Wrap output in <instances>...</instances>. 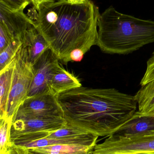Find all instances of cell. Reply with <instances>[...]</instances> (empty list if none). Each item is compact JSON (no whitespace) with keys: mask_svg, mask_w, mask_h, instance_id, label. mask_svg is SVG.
<instances>
[{"mask_svg":"<svg viewBox=\"0 0 154 154\" xmlns=\"http://www.w3.org/2000/svg\"><path fill=\"white\" fill-rule=\"evenodd\" d=\"M34 25L60 61L67 64L74 50L85 54L96 45L99 7L90 0H57L34 9Z\"/></svg>","mask_w":154,"mask_h":154,"instance_id":"cell-1","label":"cell"},{"mask_svg":"<svg viewBox=\"0 0 154 154\" xmlns=\"http://www.w3.org/2000/svg\"><path fill=\"white\" fill-rule=\"evenodd\" d=\"M69 125L99 137H109L136 112L135 96L115 88L81 87L58 96Z\"/></svg>","mask_w":154,"mask_h":154,"instance_id":"cell-2","label":"cell"},{"mask_svg":"<svg viewBox=\"0 0 154 154\" xmlns=\"http://www.w3.org/2000/svg\"><path fill=\"white\" fill-rule=\"evenodd\" d=\"M96 45L107 54L127 55L154 42V21L117 11L111 6L98 21Z\"/></svg>","mask_w":154,"mask_h":154,"instance_id":"cell-3","label":"cell"},{"mask_svg":"<svg viewBox=\"0 0 154 154\" xmlns=\"http://www.w3.org/2000/svg\"><path fill=\"white\" fill-rule=\"evenodd\" d=\"M34 75L27 49L22 45L16 55L11 87L4 117L12 121L19 106L27 97Z\"/></svg>","mask_w":154,"mask_h":154,"instance_id":"cell-4","label":"cell"},{"mask_svg":"<svg viewBox=\"0 0 154 154\" xmlns=\"http://www.w3.org/2000/svg\"><path fill=\"white\" fill-rule=\"evenodd\" d=\"M92 151L105 154H143L154 152V131L128 137H108Z\"/></svg>","mask_w":154,"mask_h":154,"instance_id":"cell-5","label":"cell"},{"mask_svg":"<svg viewBox=\"0 0 154 154\" xmlns=\"http://www.w3.org/2000/svg\"><path fill=\"white\" fill-rule=\"evenodd\" d=\"M47 116L64 117L58 95L51 91L26 98L18 107L12 121L25 118Z\"/></svg>","mask_w":154,"mask_h":154,"instance_id":"cell-6","label":"cell"},{"mask_svg":"<svg viewBox=\"0 0 154 154\" xmlns=\"http://www.w3.org/2000/svg\"><path fill=\"white\" fill-rule=\"evenodd\" d=\"M59 61L50 48L42 54L33 65L34 75L26 98L51 91L49 82L54 70L60 65Z\"/></svg>","mask_w":154,"mask_h":154,"instance_id":"cell-7","label":"cell"},{"mask_svg":"<svg viewBox=\"0 0 154 154\" xmlns=\"http://www.w3.org/2000/svg\"><path fill=\"white\" fill-rule=\"evenodd\" d=\"M67 124V121L62 117H34L20 119L12 121L10 138L31 133L53 132Z\"/></svg>","mask_w":154,"mask_h":154,"instance_id":"cell-8","label":"cell"},{"mask_svg":"<svg viewBox=\"0 0 154 154\" xmlns=\"http://www.w3.org/2000/svg\"><path fill=\"white\" fill-rule=\"evenodd\" d=\"M152 131H154V113H142L138 111L109 137H128Z\"/></svg>","mask_w":154,"mask_h":154,"instance_id":"cell-9","label":"cell"},{"mask_svg":"<svg viewBox=\"0 0 154 154\" xmlns=\"http://www.w3.org/2000/svg\"><path fill=\"white\" fill-rule=\"evenodd\" d=\"M0 24H2L14 38L22 39L25 32L34 23L23 10L13 11L0 4Z\"/></svg>","mask_w":154,"mask_h":154,"instance_id":"cell-10","label":"cell"},{"mask_svg":"<svg viewBox=\"0 0 154 154\" xmlns=\"http://www.w3.org/2000/svg\"><path fill=\"white\" fill-rule=\"evenodd\" d=\"M98 136L91 133L72 138L52 139L44 138L26 143L21 146L25 148H39L52 145H80L94 147L96 144Z\"/></svg>","mask_w":154,"mask_h":154,"instance_id":"cell-11","label":"cell"},{"mask_svg":"<svg viewBox=\"0 0 154 154\" xmlns=\"http://www.w3.org/2000/svg\"><path fill=\"white\" fill-rule=\"evenodd\" d=\"M22 42V45L27 49L30 61L33 65L46 51L50 48L48 42L34 25L25 32Z\"/></svg>","mask_w":154,"mask_h":154,"instance_id":"cell-12","label":"cell"},{"mask_svg":"<svg viewBox=\"0 0 154 154\" xmlns=\"http://www.w3.org/2000/svg\"><path fill=\"white\" fill-rule=\"evenodd\" d=\"M49 85L51 91L58 96L61 93L82 87L77 78L60 65L54 70Z\"/></svg>","mask_w":154,"mask_h":154,"instance_id":"cell-13","label":"cell"},{"mask_svg":"<svg viewBox=\"0 0 154 154\" xmlns=\"http://www.w3.org/2000/svg\"><path fill=\"white\" fill-rule=\"evenodd\" d=\"M16 56L8 65L0 71V119L5 115L6 106L10 94Z\"/></svg>","mask_w":154,"mask_h":154,"instance_id":"cell-14","label":"cell"},{"mask_svg":"<svg viewBox=\"0 0 154 154\" xmlns=\"http://www.w3.org/2000/svg\"><path fill=\"white\" fill-rule=\"evenodd\" d=\"M134 96L138 111L142 113H154V79L142 86Z\"/></svg>","mask_w":154,"mask_h":154,"instance_id":"cell-15","label":"cell"},{"mask_svg":"<svg viewBox=\"0 0 154 154\" xmlns=\"http://www.w3.org/2000/svg\"><path fill=\"white\" fill-rule=\"evenodd\" d=\"M88 133H90L78 127L72 125L67 123L61 128L51 132L46 137L52 139L72 138Z\"/></svg>","mask_w":154,"mask_h":154,"instance_id":"cell-16","label":"cell"},{"mask_svg":"<svg viewBox=\"0 0 154 154\" xmlns=\"http://www.w3.org/2000/svg\"><path fill=\"white\" fill-rule=\"evenodd\" d=\"M22 46V39L15 38L0 52V71L4 69L16 56Z\"/></svg>","mask_w":154,"mask_h":154,"instance_id":"cell-17","label":"cell"},{"mask_svg":"<svg viewBox=\"0 0 154 154\" xmlns=\"http://www.w3.org/2000/svg\"><path fill=\"white\" fill-rule=\"evenodd\" d=\"M12 121L0 119V154L2 153L10 144V133Z\"/></svg>","mask_w":154,"mask_h":154,"instance_id":"cell-18","label":"cell"},{"mask_svg":"<svg viewBox=\"0 0 154 154\" xmlns=\"http://www.w3.org/2000/svg\"><path fill=\"white\" fill-rule=\"evenodd\" d=\"M31 3V0H0L1 4L13 11H24Z\"/></svg>","mask_w":154,"mask_h":154,"instance_id":"cell-19","label":"cell"},{"mask_svg":"<svg viewBox=\"0 0 154 154\" xmlns=\"http://www.w3.org/2000/svg\"><path fill=\"white\" fill-rule=\"evenodd\" d=\"M154 79V51L151 57L147 61V67L144 75L140 82L141 86L145 85L146 83Z\"/></svg>","mask_w":154,"mask_h":154,"instance_id":"cell-20","label":"cell"},{"mask_svg":"<svg viewBox=\"0 0 154 154\" xmlns=\"http://www.w3.org/2000/svg\"><path fill=\"white\" fill-rule=\"evenodd\" d=\"M14 39L6 28L2 24H0V52Z\"/></svg>","mask_w":154,"mask_h":154,"instance_id":"cell-21","label":"cell"},{"mask_svg":"<svg viewBox=\"0 0 154 154\" xmlns=\"http://www.w3.org/2000/svg\"><path fill=\"white\" fill-rule=\"evenodd\" d=\"M1 154H28V149L10 143L5 151Z\"/></svg>","mask_w":154,"mask_h":154,"instance_id":"cell-22","label":"cell"},{"mask_svg":"<svg viewBox=\"0 0 154 154\" xmlns=\"http://www.w3.org/2000/svg\"><path fill=\"white\" fill-rule=\"evenodd\" d=\"M85 53L80 49L73 50L70 55V60L73 62H80L84 57Z\"/></svg>","mask_w":154,"mask_h":154,"instance_id":"cell-23","label":"cell"},{"mask_svg":"<svg viewBox=\"0 0 154 154\" xmlns=\"http://www.w3.org/2000/svg\"><path fill=\"white\" fill-rule=\"evenodd\" d=\"M32 3L33 4L34 9L37 10L39 7L40 5L44 3L48 2H54L57 0H31Z\"/></svg>","mask_w":154,"mask_h":154,"instance_id":"cell-24","label":"cell"},{"mask_svg":"<svg viewBox=\"0 0 154 154\" xmlns=\"http://www.w3.org/2000/svg\"><path fill=\"white\" fill-rule=\"evenodd\" d=\"M27 149H28V154H53L40 151L37 148H27ZM87 153L77 154H86Z\"/></svg>","mask_w":154,"mask_h":154,"instance_id":"cell-25","label":"cell"},{"mask_svg":"<svg viewBox=\"0 0 154 154\" xmlns=\"http://www.w3.org/2000/svg\"><path fill=\"white\" fill-rule=\"evenodd\" d=\"M86 154H99V153H97L94 152L93 151H92V149H91L90 151H89Z\"/></svg>","mask_w":154,"mask_h":154,"instance_id":"cell-26","label":"cell"},{"mask_svg":"<svg viewBox=\"0 0 154 154\" xmlns=\"http://www.w3.org/2000/svg\"><path fill=\"white\" fill-rule=\"evenodd\" d=\"M143 154H154V152L150 153Z\"/></svg>","mask_w":154,"mask_h":154,"instance_id":"cell-27","label":"cell"}]
</instances>
